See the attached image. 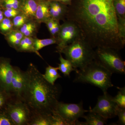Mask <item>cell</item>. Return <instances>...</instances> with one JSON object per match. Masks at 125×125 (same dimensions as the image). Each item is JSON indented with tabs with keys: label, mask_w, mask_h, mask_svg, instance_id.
<instances>
[{
	"label": "cell",
	"mask_w": 125,
	"mask_h": 125,
	"mask_svg": "<svg viewBox=\"0 0 125 125\" xmlns=\"http://www.w3.org/2000/svg\"><path fill=\"white\" fill-rule=\"evenodd\" d=\"M66 20L77 25L83 39L94 49L120 51L125 47L119 36L114 0H72Z\"/></svg>",
	"instance_id": "obj_1"
},
{
	"label": "cell",
	"mask_w": 125,
	"mask_h": 125,
	"mask_svg": "<svg viewBox=\"0 0 125 125\" xmlns=\"http://www.w3.org/2000/svg\"><path fill=\"white\" fill-rule=\"evenodd\" d=\"M27 83L23 96L31 112L51 115L54 111L61 93L59 85H52L37 67L30 64L26 71Z\"/></svg>",
	"instance_id": "obj_2"
},
{
	"label": "cell",
	"mask_w": 125,
	"mask_h": 125,
	"mask_svg": "<svg viewBox=\"0 0 125 125\" xmlns=\"http://www.w3.org/2000/svg\"><path fill=\"white\" fill-rule=\"evenodd\" d=\"M74 83H87L101 89L103 93L113 87L111 76L112 73L94 61L81 70H78Z\"/></svg>",
	"instance_id": "obj_3"
},
{
	"label": "cell",
	"mask_w": 125,
	"mask_h": 125,
	"mask_svg": "<svg viewBox=\"0 0 125 125\" xmlns=\"http://www.w3.org/2000/svg\"><path fill=\"white\" fill-rule=\"evenodd\" d=\"M60 53L64 54L75 69L81 70L94 61V49L81 38L67 45Z\"/></svg>",
	"instance_id": "obj_4"
},
{
	"label": "cell",
	"mask_w": 125,
	"mask_h": 125,
	"mask_svg": "<svg viewBox=\"0 0 125 125\" xmlns=\"http://www.w3.org/2000/svg\"><path fill=\"white\" fill-rule=\"evenodd\" d=\"M116 49L99 47L94 49V61L113 74H125V62Z\"/></svg>",
	"instance_id": "obj_5"
},
{
	"label": "cell",
	"mask_w": 125,
	"mask_h": 125,
	"mask_svg": "<svg viewBox=\"0 0 125 125\" xmlns=\"http://www.w3.org/2000/svg\"><path fill=\"white\" fill-rule=\"evenodd\" d=\"M5 110L15 125H29L31 110L23 100L12 98Z\"/></svg>",
	"instance_id": "obj_6"
},
{
	"label": "cell",
	"mask_w": 125,
	"mask_h": 125,
	"mask_svg": "<svg viewBox=\"0 0 125 125\" xmlns=\"http://www.w3.org/2000/svg\"><path fill=\"white\" fill-rule=\"evenodd\" d=\"M64 21L61 25L60 29L56 37V48L59 53L67 45L79 39L83 38L80 29L76 24L67 20Z\"/></svg>",
	"instance_id": "obj_7"
},
{
	"label": "cell",
	"mask_w": 125,
	"mask_h": 125,
	"mask_svg": "<svg viewBox=\"0 0 125 125\" xmlns=\"http://www.w3.org/2000/svg\"><path fill=\"white\" fill-rule=\"evenodd\" d=\"M82 102L78 104L66 103L58 101L54 111L69 123L70 125H76V122L84 113L89 110L83 108Z\"/></svg>",
	"instance_id": "obj_8"
},
{
	"label": "cell",
	"mask_w": 125,
	"mask_h": 125,
	"mask_svg": "<svg viewBox=\"0 0 125 125\" xmlns=\"http://www.w3.org/2000/svg\"><path fill=\"white\" fill-rule=\"evenodd\" d=\"M117 106L113 101V97L106 92L104 93L103 95L98 96L95 106L93 109L90 107L89 111L97 113L107 120L116 116Z\"/></svg>",
	"instance_id": "obj_9"
},
{
	"label": "cell",
	"mask_w": 125,
	"mask_h": 125,
	"mask_svg": "<svg viewBox=\"0 0 125 125\" xmlns=\"http://www.w3.org/2000/svg\"><path fill=\"white\" fill-rule=\"evenodd\" d=\"M14 68L10 93L15 98L23 100V94L27 83V73L26 71H23L19 67L14 66Z\"/></svg>",
	"instance_id": "obj_10"
},
{
	"label": "cell",
	"mask_w": 125,
	"mask_h": 125,
	"mask_svg": "<svg viewBox=\"0 0 125 125\" xmlns=\"http://www.w3.org/2000/svg\"><path fill=\"white\" fill-rule=\"evenodd\" d=\"M14 72V66L9 58H0V89L10 93L11 80Z\"/></svg>",
	"instance_id": "obj_11"
},
{
	"label": "cell",
	"mask_w": 125,
	"mask_h": 125,
	"mask_svg": "<svg viewBox=\"0 0 125 125\" xmlns=\"http://www.w3.org/2000/svg\"><path fill=\"white\" fill-rule=\"evenodd\" d=\"M114 5L117 18L119 36L125 44V0H114Z\"/></svg>",
	"instance_id": "obj_12"
},
{
	"label": "cell",
	"mask_w": 125,
	"mask_h": 125,
	"mask_svg": "<svg viewBox=\"0 0 125 125\" xmlns=\"http://www.w3.org/2000/svg\"><path fill=\"white\" fill-rule=\"evenodd\" d=\"M68 11L66 5L57 1H50V12L51 18L60 21L66 20Z\"/></svg>",
	"instance_id": "obj_13"
},
{
	"label": "cell",
	"mask_w": 125,
	"mask_h": 125,
	"mask_svg": "<svg viewBox=\"0 0 125 125\" xmlns=\"http://www.w3.org/2000/svg\"><path fill=\"white\" fill-rule=\"evenodd\" d=\"M50 1L47 0H38V5L35 14L34 19L39 23H45L51 18Z\"/></svg>",
	"instance_id": "obj_14"
},
{
	"label": "cell",
	"mask_w": 125,
	"mask_h": 125,
	"mask_svg": "<svg viewBox=\"0 0 125 125\" xmlns=\"http://www.w3.org/2000/svg\"><path fill=\"white\" fill-rule=\"evenodd\" d=\"M38 0H21L20 10L30 19H34Z\"/></svg>",
	"instance_id": "obj_15"
},
{
	"label": "cell",
	"mask_w": 125,
	"mask_h": 125,
	"mask_svg": "<svg viewBox=\"0 0 125 125\" xmlns=\"http://www.w3.org/2000/svg\"><path fill=\"white\" fill-rule=\"evenodd\" d=\"M52 114L48 115L31 112L29 125H52Z\"/></svg>",
	"instance_id": "obj_16"
},
{
	"label": "cell",
	"mask_w": 125,
	"mask_h": 125,
	"mask_svg": "<svg viewBox=\"0 0 125 125\" xmlns=\"http://www.w3.org/2000/svg\"><path fill=\"white\" fill-rule=\"evenodd\" d=\"M5 36L9 45L16 50L19 47L21 41L24 37L19 30L14 29Z\"/></svg>",
	"instance_id": "obj_17"
},
{
	"label": "cell",
	"mask_w": 125,
	"mask_h": 125,
	"mask_svg": "<svg viewBox=\"0 0 125 125\" xmlns=\"http://www.w3.org/2000/svg\"><path fill=\"white\" fill-rule=\"evenodd\" d=\"M87 125H104L107 124V120L96 113L89 111L86 115L83 116Z\"/></svg>",
	"instance_id": "obj_18"
},
{
	"label": "cell",
	"mask_w": 125,
	"mask_h": 125,
	"mask_svg": "<svg viewBox=\"0 0 125 125\" xmlns=\"http://www.w3.org/2000/svg\"><path fill=\"white\" fill-rule=\"evenodd\" d=\"M59 58L60 63L58 64V70L62 73L65 77H70V74L72 71L78 72V69H75L70 62L62 57L60 53Z\"/></svg>",
	"instance_id": "obj_19"
},
{
	"label": "cell",
	"mask_w": 125,
	"mask_h": 125,
	"mask_svg": "<svg viewBox=\"0 0 125 125\" xmlns=\"http://www.w3.org/2000/svg\"><path fill=\"white\" fill-rule=\"evenodd\" d=\"M58 70V67H52L49 65L46 68L45 73L42 74L43 77L47 82L52 85H54L57 79L62 78Z\"/></svg>",
	"instance_id": "obj_20"
},
{
	"label": "cell",
	"mask_w": 125,
	"mask_h": 125,
	"mask_svg": "<svg viewBox=\"0 0 125 125\" xmlns=\"http://www.w3.org/2000/svg\"><path fill=\"white\" fill-rule=\"evenodd\" d=\"M34 38L33 37L24 36L21 41L16 51L24 52H32L36 53L33 47Z\"/></svg>",
	"instance_id": "obj_21"
},
{
	"label": "cell",
	"mask_w": 125,
	"mask_h": 125,
	"mask_svg": "<svg viewBox=\"0 0 125 125\" xmlns=\"http://www.w3.org/2000/svg\"><path fill=\"white\" fill-rule=\"evenodd\" d=\"M57 42L56 38L52 37L51 38L42 39H34L33 47L36 54L42 58V56L38 52L39 51L44 47L52 44H57Z\"/></svg>",
	"instance_id": "obj_22"
},
{
	"label": "cell",
	"mask_w": 125,
	"mask_h": 125,
	"mask_svg": "<svg viewBox=\"0 0 125 125\" xmlns=\"http://www.w3.org/2000/svg\"><path fill=\"white\" fill-rule=\"evenodd\" d=\"M31 20L27 21L19 29L24 36L32 37L37 31L38 23Z\"/></svg>",
	"instance_id": "obj_23"
},
{
	"label": "cell",
	"mask_w": 125,
	"mask_h": 125,
	"mask_svg": "<svg viewBox=\"0 0 125 125\" xmlns=\"http://www.w3.org/2000/svg\"><path fill=\"white\" fill-rule=\"evenodd\" d=\"M14 29L12 20L4 18L0 22V32L6 35Z\"/></svg>",
	"instance_id": "obj_24"
},
{
	"label": "cell",
	"mask_w": 125,
	"mask_h": 125,
	"mask_svg": "<svg viewBox=\"0 0 125 125\" xmlns=\"http://www.w3.org/2000/svg\"><path fill=\"white\" fill-rule=\"evenodd\" d=\"M117 88L119 91L116 96L113 97V99L118 106L125 108V87Z\"/></svg>",
	"instance_id": "obj_25"
},
{
	"label": "cell",
	"mask_w": 125,
	"mask_h": 125,
	"mask_svg": "<svg viewBox=\"0 0 125 125\" xmlns=\"http://www.w3.org/2000/svg\"><path fill=\"white\" fill-rule=\"evenodd\" d=\"M21 1V0H0L1 7L2 10L10 9L19 10Z\"/></svg>",
	"instance_id": "obj_26"
},
{
	"label": "cell",
	"mask_w": 125,
	"mask_h": 125,
	"mask_svg": "<svg viewBox=\"0 0 125 125\" xmlns=\"http://www.w3.org/2000/svg\"><path fill=\"white\" fill-rule=\"evenodd\" d=\"M30 19L22 13L20 14L12 19L14 29L19 30L25 23Z\"/></svg>",
	"instance_id": "obj_27"
},
{
	"label": "cell",
	"mask_w": 125,
	"mask_h": 125,
	"mask_svg": "<svg viewBox=\"0 0 125 125\" xmlns=\"http://www.w3.org/2000/svg\"><path fill=\"white\" fill-rule=\"evenodd\" d=\"M13 97L10 93L4 92L0 97V111L4 110L7 103Z\"/></svg>",
	"instance_id": "obj_28"
},
{
	"label": "cell",
	"mask_w": 125,
	"mask_h": 125,
	"mask_svg": "<svg viewBox=\"0 0 125 125\" xmlns=\"http://www.w3.org/2000/svg\"><path fill=\"white\" fill-rule=\"evenodd\" d=\"M0 125H15L5 109L0 111Z\"/></svg>",
	"instance_id": "obj_29"
},
{
	"label": "cell",
	"mask_w": 125,
	"mask_h": 125,
	"mask_svg": "<svg viewBox=\"0 0 125 125\" xmlns=\"http://www.w3.org/2000/svg\"><path fill=\"white\" fill-rule=\"evenodd\" d=\"M52 125H70L69 123L59 115L55 112L52 114Z\"/></svg>",
	"instance_id": "obj_30"
},
{
	"label": "cell",
	"mask_w": 125,
	"mask_h": 125,
	"mask_svg": "<svg viewBox=\"0 0 125 125\" xmlns=\"http://www.w3.org/2000/svg\"><path fill=\"white\" fill-rule=\"evenodd\" d=\"M3 11L5 18L11 20L18 15L22 13L19 10L12 9H4Z\"/></svg>",
	"instance_id": "obj_31"
},
{
	"label": "cell",
	"mask_w": 125,
	"mask_h": 125,
	"mask_svg": "<svg viewBox=\"0 0 125 125\" xmlns=\"http://www.w3.org/2000/svg\"><path fill=\"white\" fill-rule=\"evenodd\" d=\"M116 116L118 117V125H125V108L117 106L116 112Z\"/></svg>",
	"instance_id": "obj_32"
},
{
	"label": "cell",
	"mask_w": 125,
	"mask_h": 125,
	"mask_svg": "<svg viewBox=\"0 0 125 125\" xmlns=\"http://www.w3.org/2000/svg\"><path fill=\"white\" fill-rule=\"evenodd\" d=\"M72 0H58L57 1L64 4L70 5L71 4Z\"/></svg>",
	"instance_id": "obj_33"
},
{
	"label": "cell",
	"mask_w": 125,
	"mask_h": 125,
	"mask_svg": "<svg viewBox=\"0 0 125 125\" xmlns=\"http://www.w3.org/2000/svg\"><path fill=\"white\" fill-rule=\"evenodd\" d=\"M4 18L5 16L3 13V10L1 9H0V22L2 21Z\"/></svg>",
	"instance_id": "obj_34"
},
{
	"label": "cell",
	"mask_w": 125,
	"mask_h": 125,
	"mask_svg": "<svg viewBox=\"0 0 125 125\" xmlns=\"http://www.w3.org/2000/svg\"><path fill=\"white\" fill-rule=\"evenodd\" d=\"M49 1H57L58 0H47Z\"/></svg>",
	"instance_id": "obj_35"
},
{
	"label": "cell",
	"mask_w": 125,
	"mask_h": 125,
	"mask_svg": "<svg viewBox=\"0 0 125 125\" xmlns=\"http://www.w3.org/2000/svg\"><path fill=\"white\" fill-rule=\"evenodd\" d=\"M0 9H1V5H0Z\"/></svg>",
	"instance_id": "obj_36"
}]
</instances>
